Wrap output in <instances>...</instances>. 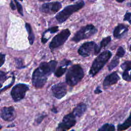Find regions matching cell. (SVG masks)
<instances>
[{
  "instance_id": "83f0119b",
  "label": "cell",
  "mask_w": 131,
  "mask_h": 131,
  "mask_svg": "<svg viewBox=\"0 0 131 131\" xmlns=\"http://www.w3.org/2000/svg\"><path fill=\"white\" fill-rule=\"evenodd\" d=\"M6 55L2 53H0V67H2L5 61Z\"/></svg>"
},
{
  "instance_id": "2e32d148",
  "label": "cell",
  "mask_w": 131,
  "mask_h": 131,
  "mask_svg": "<svg viewBox=\"0 0 131 131\" xmlns=\"http://www.w3.org/2000/svg\"><path fill=\"white\" fill-rule=\"evenodd\" d=\"M131 126V117L130 115L122 124H119L117 126L118 131H124L128 129Z\"/></svg>"
},
{
  "instance_id": "3957f363",
  "label": "cell",
  "mask_w": 131,
  "mask_h": 131,
  "mask_svg": "<svg viewBox=\"0 0 131 131\" xmlns=\"http://www.w3.org/2000/svg\"><path fill=\"white\" fill-rule=\"evenodd\" d=\"M112 56V53L109 50H105L100 53L93 61L89 71V75L94 77L103 68Z\"/></svg>"
},
{
  "instance_id": "7402d4cb",
  "label": "cell",
  "mask_w": 131,
  "mask_h": 131,
  "mask_svg": "<svg viewBox=\"0 0 131 131\" xmlns=\"http://www.w3.org/2000/svg\"><path fill=\"white\" fill-rule=\"evenodd\" d=\"M120 67L123 71H129L131 70V62L130 60L126 61L122 63Z\"/></svg>"
},
{
  "instance_id": "d4e9b609",
  "label": "cell",
  "mask_w": 131,
  "mask_h": 131,
  "mask_svg": "<svg viewBox=\"0 0 131 131\" xmlns=\"http://www.w3.org/2000/svg\"><path fill=\"white\" fill-rule=\"evenodd\" d=\"M14 2H15V3L16 4V7H17V11L18 12H19V13L23 16L24 14H23V7H22V6L20 4V3L17 1V0H14Z\"/></svg>"
},
{
  "instance_id": "ac0fdd59",
  "label": "cell",
  "mask_w": 131,
  "mask_h": 131,
  "mask_svg": "<svg viewBox=\"0 0 131 131\" xmlns=\"http://www.w3.org/2000/svg\"><path fill=\"white\" fill-rule=\"evenodd\" d=\"M67 67L61 65L57 68V69L54 72V75L57 77H59L62 76L66 72Z\"/></svg>"
},
{
  "instance_id": "4316f807",
  "label": "cell",
  "mask_w": 131,
  "mask_h": 131,
  "mask_svg": "<svg viewBox=\"0 0 131 131\" xmlns=\"http://www.w3.org/2000/svg\"><path fill=\"white\" fill-rule=\"evenodd\" d=\"M130 16H131V13L130 12H126L124 15V17L123 20L124 21H128L129 24H130Z\"/></svg>"
},
{
  "instance_id": "d590c367",
  "label": "cell",
  "mask_w": 131,
  "mask_h": 131,
  "mask_svg": "<svg viewBox=\"0 0 131 131\" xmlns=\"http://www.w3.org/2000/svg\"><path fill=\"white\" fill-rule=\"evenodd\" d=\"M40 1H51V0H39Z\"/></svg>"
},
{
  "instance_id": "7c38bea8",
  "label": "cell",
  "mask_w": 131,
  "mask_h": 131,
  "mask_svg": "<svg viewBox=\"0 0 131 131\" xmlns=\"http://www.w3.org/2000/svg\"><path fill=\"white\" fill-rule=\"evenodd\" d=\"M61 7V4L58 2L47 3L42 5L40 7V11L46 13L52 14L57 12Z\"/></svg>"
},
{
  "instance_id": "d6986e66",
  "label": "cell",
  "mask_w": 131,
  "mask_h": 131,
  "mask_svg": "<svg viewBox=\"0 0 131 131\" xmlns=\"http://www.w3.org/2000/svg\"><path fill=\"white\" fill-rule=\"evenodd\" d=\"M97 131H115V127L113 124L105 123L101 126Z\"/></svg>"
},
{
  "instance_id": "f546056e",
  "label": "cell",
  "mask_w": 131,
  "mask_h": 131,
  "mask_svg": "<svg viewBox=\"0 0 131 131\" xmlns=\"http://www.w3.org/2000/svg\"><path fill=\"white\" fill-rule=\"evenodd\" d=\"M16 63L17 65L18 68H21L24 66H23V63L21 59H16Z\"/></svg>"
},
{
  "instance_id": "277c9868",
  "label": "cell",
  "mask_w": 131,
  "mask_h": 131,
  "mask_svg": "<svg viewBox=\"0 0 131 131\" xmlns=\"http://www.w3.org/2000/svg\"><path fill=\"white\" fill-rule=\"evenodd\" d=\"M84 6V2L82 0H79L74 4L64 7L63 10L56 14L55 18L59 23L61 24L66 21L72 14L82 8Z\"/></svg>"
},
{
  "instance_id": "1f68e13d",
  "label": "cell",
  "mask_w": 131,
  "mask_h": 131,
  "mask_svg": "<svg viewBox=\"0 0 131 131\" xmlns=\"http://www.w3.org/2000/svg\"><path fill=\"white\" fill-rule=\"evenodd\" d=\"M10 5V7H11V9H12V10H15V9H16V7H15V5L14 4V3H13V2H12V1H11V2Z\"/></svg>"
},
{
  "instance_id": "8992f818",
  "label": "cell",
  "mask_w": 131,
  "mask_h": 131,
  "mask_svg": "<svg viewBox=\"0 0 131 131\" xmlns=\"http://www.w3.org/2000/svg\"><path fill=\"white\" fill-rule=\"evenodd\" d=\"M99 46L94 41H88L83 43L78 50V54L83 57L91 55H97L100 51Z\"/></svg>"
},
{
  "instance_id": "44dd1931",
  "label": "cell",
  "mask_w": 131,
  "mask_h": 131,
  "mask_svg": "<svg viewBox=\"0 0 131 131\" xmlns=\"http://www.w3.org/2000/svg\"><path fill=\"white\" fill-rule=\"evenodd\" d=\"M111 41V37L110 36L103 38L100 42V46H99L100 49L101 50V48H104L105 47H106L110 42Z\"/></svg>"
},
{
  "instance_id": "4dcf8cb0",
  "label": "cell",
  "mask_w": 131,
  "mask_h": 131,
  "mask_svg": "<svg viewBox=\"0 0 131 131\" xmlns=\"http://www.w3.org/2000/svg\"><path fill=\"white\" fill-rule=\"evenodd\" d=\"M94 93H95V94H99V93H102V91L100 89V88H99L97 87V88L95 89V90L94 91Z\"/></svg>"
},
{
  "instance_id": "5bb4252c",
  "label": "cell",
  "mask_w": 131,
  "mask_h": 131,
  "mask_svg": "<svg viewBox=\"0 0 131 131\" xmlns=\"http://www.w3.org/2000/svg\"><path fill=\"white\" fill-rule=\"evenodd\" d=\"M128 31V27L124 24H120L115 27L113 31V35L116 38H121Z\"/></svg>"
},
{
  "instance_id": "ba28073f",
  "label": "cell",
  "mask_w": 131,
  "mask_h": 131,
  "mask_svg": "<svg viewBox=\"0 0 131 131\" xmlns=\"http://www.w3.org/2000/svg\"><path fill=\"white\" fill-rule=\"evenodd\" d=\"M70 34V31L68 29L62 30L53 38L50 43L49 48L51 50H53L62 46L68 39Z\"/></svg>"
},
{
  "instance_id": "7a4b0ae2",
  "label": "cell",
  "mask_w": 131,
  "mask_h": 131,
  "mask_svg": "<svg viewBox=\"0 0 131 131\" xmlns=\"http://www.w3.org/2000/svg\"><path fill=\"white\" fill-rule=\"evenodd\" d=\"M84 71L80 64H74L68 70L66 76V82L70 86H74L83 78Z\"/></svg>"
},
{
  "instance_id": "8d00e7d4",
  "label": "cell",
  "mask_w": 131,
  "mask_h": 131,
  "mask_svg": "<svg viewBox=\"0 0 131 131\" xmlns=\"http://www.w3.org/2000/svg\"><path fill=\"white\" fill-rule=\"evenodd\" d=\"M2 128V125L0 124V129H1Z\"/></svg>"
},
{
  "instance_id": "f35d334b",
  "label": "cell",
  "mask_w": 131,
  "mask_h": 131,
  "mask_svg": "<svg viewBox=\"0 0 131 131\" xmlns=\"http://www.w3.org/2000/svg\"><path fill=\"white\" fill-rule=\"evenodd\" d=\"M19 1H23V0H19Z\"/></svg>"
},
{
  "instance_id": "f1b7e54d",
  "label": "cell",
  "mask_w": 131,
  "mask_h": 131,
  "mask_svg": "<svg viewBox=\"0 0 131 131\" xmlns=\"http://www.w3.org/2000/svg\"><path fill=\"white\" fill-rule=\"evenodd\" d=\"M7 78V73L0 71V81H5Z\"/></svg>"
},
{
  "instance_id": "d6a6232c",
  "label": "cell",
  "mask_w": 131,
  "mask_h": 131,
  "mask_svg": "<svg viewBox=\"0 0 131 131\" xmlns=\"http://www.w3.org/2000/svg\"><path fill=\"white\" fill-rule=\"evenodd\" d=\"M51 111H52V112H53L54 113H57V110L56 108L55 107H53V108L51 110Z\"/></svg>"
},
{
  "instance_id": "836d02e7",
  "label": "cell",
  "mask_w": 131,
  "mask_h": 131,
  "mask_svg": "<svg viewBox=\"0 0 131 131\" xmlns=\"http://www.w3.org/2000/svg\"><path fill=\"white\" fill-rule=\"evenodd\" d=\"M125 0H116V1L118 3H122L123 2H124Z\"/></svg>"
},
{
  "instance_id": "6da1fadb",
  "label": "cell",
  "mask_w": 131,
  "mask_h": 131,
  "mask_svg": "<svg viewBox=\"0 0 131 131\" xmlns=\"http://www.w3.org/2000/svg\"><path fill=\"white\" fill-rule=\"evenodd\" d=\"M57 62L52 60L49 62H42L33 72L32 76V85L36 89L43 87L48 77L55 70Z\"/></svg>"
},
{
  "instance_id": "ab89813d",
  "label": "cell",
  "mask_w": 131,
  "mask_h": 131,
  "mask_svg": "<svg viewBox=\"0 0 131 131\" xmlns=\"http://www.w3.org/2000/svg\"><path fill=\"white\" fill-rule=\"evenodd\" d=\"M0 101H1V99H0Z\"/></svg>"
},
{
  "instance_id": "9c48e42d",
  "label": "cell",
  "mask_w": 131,
  "mask_h": 131,
  "mask_svg": "<svg viewBox=\"0 0 131 131\" xmlns=\"http://www.w3.org/2000/svg\"><path fill=\"white\" fill-rule=\"evenodd\" d=\"M76 123V117L71 113L65 115L56 127V131H67Z\"/></svg>"
},
{
  "instance_id": "cb8c5ba5",
  "label": "cell",
  "mask_w": 131,
  "mask_h": 131,
  "mask_svg": "<svg viewBox=\"0 0 131 131\" xmlns=\"http://www.w3.org/2000/svg\"><path fill=\"white\" fill-rule=\"evenodd\" d=\"M129 71H124L123 73H122V78L127 81H130L131 78H130V74L128 73Z\"/></svg>"
},
{
  "instance_id": "8fae6325",
  "label": "cell",
  "mask_w": 131,
  "mask_h": 131,
  "mask_svg": "<svg viewBox=\"0 0 131 131\" xmlns=\"http://www.w3.org/2000/svg\"><path fill=\"white\" fill-rule=\"evenodd\" d=\"M0 117L6 121H12L16 118L14 108L11 106H4L0 110Z\"/></svg>"
},
{
  "instance_id": "603a6c76",
  "label": "cell",
  "mask_w": 131,
  "mask_h": 131,
  "mask_svg": "<svg viewBox=\"0 0 131 131\" xmlns=\"http://www.w3.org/2000/svg\"><path fill=\"white\" fill-rule=\"evenodd\" d=\"M125 53V52L124 48L120 46L117 49V51L116 54V57H117L118 58L122 57L124 55Z\"/></svg>"
},
{
  "instance_id": "e0dca14e",
  "label": "cell",
  "mask_w": 131,
  "mask_h": 131,
  "mask_svg": "<svg viewBox=\"0 0 131 131\" xmlns=\"http://www.w3.org/2000/svg\"><path fill=\"white\" fill-rule=\"evenodd\" d=\"M25 27L26 28L27 31L28 33V40H29V43L31 45H32L34 43V38H35L34 34L32 31V29L31 28V25L28 23H26Z\"/></svg>"
},
{
  "instance_id": "74e56055",
  "label": "cell",
  "mask_w": 131,
  "mask_h": 131,
  "mask_svg": "<svg viewBox=\"0 0 131 131\" xmlns=\"http://www.w3.org/2000/svg\"><path fill=\"white\" fill-rule=\"evenodd\" d=\"M71 1H75V0H71Z\"/></svg>"
},
{
  "instance_id": "4fadbf2b",
  "label": "cell",
  "mask_w": 131,
  "mask_h": 131,
  "mask_svg": "<svg viewBox=\"0 0 131 131\" xmlns=\"http://www.w3.org/2000/svg\"><path fill=\"white\" fill-rule=\"evenodd\" d=\"M120 77L116 72L111 73L105 77L103 82V88L107 89L108 87L117 83Z\"/></svg>"
},
{
  "instance_id": "e575fe53",
  "label": "cell",
  "mask_w": 131,
  "mask_h": 131,
  "mask_svg": "<svg viewBox=\"0 0 131 131\" xmlns=\"http://www.w3.org/2000/svg\"><path fill=\"white\" fill-rule=\"evenodd\" d=\"M2 84L1 83H0V88L2 87Z\"/></svg>"
},
{
  "instance_id": "52a82bcc",
  "label": "cell",
  "mask_w": 131,
  "mask_h": 131,
  "mask_svg": "<svg viewBox=\"0 0 131 131\" xmlns=\"http://www.w3.org/2000/svg\"><path fill=\"white\" fill-rule=\"evenodd\" d=\"M29 89V85L25 83H18L15 85L12 88L10 93L14 101L18 102L23 99Z\"/></svg>"
},
{
  "instance_id": "ffe728a7",
  "label": "cell",
  "mask_w": 131,
  "mask_h": 131,
  "mask_svg": "<svg viewBox=\"0 0 131 131\" xmlns=\"http://www.w3.org/2000/svg\"><path fill=\"white\" fill-rule=\"evenodd\" d=\"M119 63V58L117 57H114L111 61L110 64L108 65V70L109 71H112L115 67H116Z\"/></svg>"
},
{
  "instance_id": "5b68a950",
  "label": "cell",
  "mask_w": 131,
  "mask_h": 131,
  "mask_svg": "<svg viewBox=\"0 0 131 131\" xmlns=\"http://www.w3.org/2000/svg\"><path fill=\"white\" fill-rule=\"evenodd\" d=\"M97 29L92 24H89L81 28L74 35L72 40L78 42L81 40L89 38L97 32Z\"/></svg>"
},
{
  "instance_id": "9a60e30c",
  "label": "cell",
  "mask_w": 131,
  "mask_h": 131,
  "mask_svg": "<svg viewBox=\"0 0 131 131\" xmlns=\"http://www.w3.org/2000/svg\"><path fill=\"white\" fill-rule=\"evenodd\" d=\"M86 110V105L84 103H80L78 104L73 110L72 112L76 117H81L85 113Z\"/></svg>"
},
{
  "instance_id": "30bf717a",
  "label": "cell",
  "mask_w": 131,
  "mask_h": 131,
  "mask_svg": "<svg viewBox=\"0 0 131 131\" xmlns=\"http://www.w3.org/2000/svg\"><path fill=\"white\" fill-rule=\"evenodd\" d=\"M51 91L56 98L60 99L67 93V84L64 82H59L52 86Z\"/></svg>"
},
{
  "instance_id": "484cf974",
  "label": "cell",
  "mask_w": 131,
  "mask_h": 131,
  "mask_svg": "<svg viewBox=\"0 0 131 131\" xmlns=\"http://www.w3.org/2000/svg\"><path fill=\"white\" fill-rule=\"evenodd\" d=\"M46 117V115H40V116H38L37 118L35 119V122H36V123L37 124H40L42 121L43 120V119L45 118V117Z\"/></svg>"
}]
</instances>
